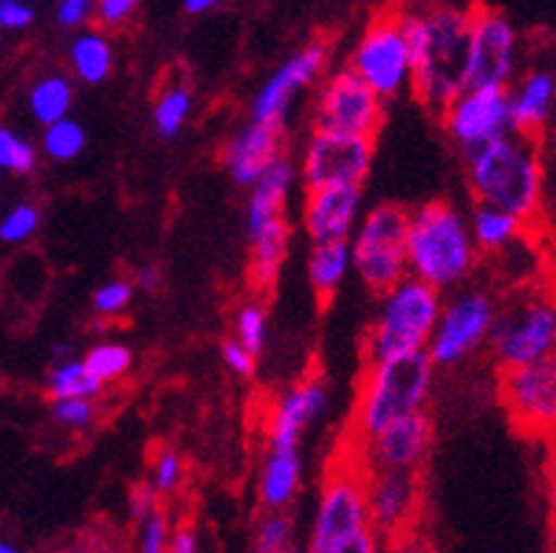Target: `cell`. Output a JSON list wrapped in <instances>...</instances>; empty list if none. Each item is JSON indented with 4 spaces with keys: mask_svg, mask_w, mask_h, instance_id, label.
Instances as JSON below:
<instances>
[{
    "mask_svg": "<svg viewBox=\"0 0 556 553\" xmlns=\"http://www.w3.org/2000/svg\"><path fill=\"white\" fill-rule=\"evenodd\" d=\"M466 178L475 203H492L526 224L543 212L545 159L540 139L508 130L466 153Z\"/></svg>",
    "mask_w": 556,
    "mask_h": 553,
    "instance_id": "1",
    "label": "cell"
},
{
    "mask_svg": "<svg viewBox=\"0 0 556 553\" xmlns=\"http://www.w3.org/2000/svg\"><path fill=\"white\" fill-rule=\"evenodd\" d=\"M472 12L438 7L402 17L413 51V91L430 111L441 113L466 88V37Z\"/></svg>",
    "mask_w": 556,
    "mask_h": 553,
    "instance_id": "2",
    "label": "cell"
},
{
    "mask_svg": "<svg viewBox=\"0 0 556 553\" xmlns=\"http://www.w3.org/2000/svg\"><path fill=\"white\" fill-rule=\"evenodd\" d=\"M480 249L469 215L455 203L427 201L407 217V272L450 294L472 277Z\"/></svg>",
    "mask_w": 556,
    "mask_h": 553,
    "instance_id": "3",
    "label": "cell"
},
{
    "mask_svg": "<svg viewBox=\"0 0 556 553\" xmlns=\"http://www.w3.org/2000/svg\"><path fill=\"white\" fill-rule=\"evenodd\" d=\"M435 365L427 351L367 362L353 410V443L365 441L390 420L427 410Z\"/></svg>",
    "mask_w": 556,
    "mask_h": 553,
    "instance_id": "4",
    "label": "cell"
},
{
    "mask_svg": "<svg viewBox=\"0 0 556 553\" xmlns=\"http://www.w3.org/2000/svg\"><path fill=\"white\" fill-rule=\"evenodd\" d=\"M381 537L367 508L365 472L356 461L339 463L325 477L308 531L311 553H374Z\"/></svg>",
    "mask_w": 556,
    "mask_h": 553,
    "instance_id": "5",
    "label": "cell"
},
{
    "mask_svg": "<svg viewBox=\"0 0 556 553\" xmlns=\"http://www.w3.org/2000/svg\"><path fill=\"white\" fill-rule=\"evenodd\" d=\"M444 294L413 274L381 294L376 319L367 330V359H390L427 351Z\"/></svg>",
    "mask_w": 556,
    "mask_h": 553,
    "instance_id": "6",
    "label": "cell"
},
{
    "mask_svg": "<svg viewBox=\"0 0 556 553\" xmlns=\"http://www.w3.org/2000/svg\"><path fill=\"white\" fill-rule=\"evenodd\" d=\"M494 365L501 370L531 365L556 353V291L529 288L520 297L497 305L492 337Z\"/></svg>",
    "mask_w": 556,
    "mask_h": 553,
    "instance_id": "7",
    "label": "cell"
},
{
    "mask_svg": "<svg viewBox=\"0 0 556 553\" xmlns=\"http://www.w3.org/2000/svg\"><path fill=\"white\" fill-rule=\"evenodd\" d=\"M407 217L399 203H379L362 212L359 224L351 235L353 272L374 294L407 277Z\"/></svg>",
    "mask_w": 556,
    "mask_h": 553,
    "instance_id": "8",
    "label": "cell"
},
{
    "mask_svg": "<svg viewBox=\"0 0 556 553\" xmlns=\"http://www.w3.org/2000/svg\"><path fill=\"white\" fill-rule=\"evenodd\" d=\"M494 319H497V302L483 288H455L441 302L435 330H432L427 356L438 367H455L466 356H472L483 344H489Z\"/></svg>",
    "mask_w": 556,
    "mask_h": 553,
    "instance_id": "9",
    "label": "cell"
},
{
    "mask_svg": "<svg viewBox=\"0 0 556 553\" xmlns=\"http://www.w3.org/2000/svg\"><path fill=\"white\" fill-rule=\"evenodd\" d=\"M501 401L526 438L556 443V353L501 370Z\"/></svg>",
    "mask_w": 556,
    "mask_h": 553,
    "instance_id": "10",
    "label": "cell"
},
{
    "mask_svg": "<svg viewBox=\"0 0 556 553\" xmlns=\"http://www.w3.org/2000/svg\"><path fill=\"white\" fill-rule=\"evenodd\" d=\"M374 164V136L314 127L303 144L300 173L305 189L365 184Z\"/></svg>",
    "mask_w": 556,
    "mask_h": 553,
    "instance_id": "11",
    "label": "cell"
},
{
    "mask_svg": "<svg viewBox=\"0 0 556 553\" xmlns=\"http://www.w3.org/2000/svg\"><path fill=\"white\" fill-rule=\"evenodd\" d=\"M351 68L384 102L413 91V51L404 35V23L399 17H381L370 23L353 46Z\"/></svg>",
    "mask_w": 556,
    "mask_h": 553,
    "instance_id": "12",
    "label": "cell"
},
{
    "mask_svg": "<svg viewBox=\"0 0 556 553\" xmlns=\"http://www.w3.org/2000/svg\"><path fill=\"white\" fill-rule=\"evenodd\" d=\"M520 63V37L508 17L478 9L466 37V88H508Z\"/></svg>",
    "mask_w": 556,
    "mask_h": 553,
    "instance_id": "13",
    "label": "cell"
},
{
    "mask_svg": "<svg viewBox=\"0 0 556 553\" xmlns=\"http://www.w3.org/2000/svg\"><path fill=\"white\" fill-rule=\"evenodd\" d=\"M384 122V99L348 65L325 79L314 102V127L376 136Z\"/></svg>",
    "mask_w": 556,
    "mask_h": 553,
    "instance_id": "14",
    "label": "cell"
},
{
    "mask_svg": "<svg viewBox=\"0 0 556 553\" xmlns=\"http://www.w3.org/2000/svg\"><path fill=\"white\" fill-rule=\"evenodd\" d=\"M444 130L464 153L501 139L511 127L508 88H464L441 111Z\"/></svg>",
    "mask_w": 556,
    "mask_h": 553,
    "instance_id": "15",
    "label": "cell"
},
{
    "mask_svg": "<svg viewBox=\"0 0 556 553\" xmlns=\"http://www.w3.org/2000/svg\"><path fill=\"white\" fill-rule=\"evenodd\" d=\"M432 447V420L430 415L418 413L402 415L390 420L388 427L356 443V457L362 472L370 469H404L418 472L427 461Z\"/></svg>",
    "mask_w": 556,
    "mask_h": 553,
    "instance_id": "16",
    "label": "cell"
},
{
    "mask_svg": "<svg viewBox=\"0 0 556 553\" xmlns=\"http://www.w3.org/2000/svg\"><path fill=\"white\" fill-rule=\"evenodd\" d=\"M367 508L381 542L399 540L413 528L421 503V480L418 472L404 469H370L365 472Z\"/></svg>",
    "mask_w": 556,
    "mask_h": 553,
    "instance_id": "17",
    "label": "cell"
},
{
    "mask_svg": "<svg viewBox=\"0 0 556 553\" xmlns=\"http://www.w3.org/2000/svg\"><path fill=\"white\" fill-rule=\"evenodd\" d=\"M328 56H331V51H328L325 42H311L303 51H296L291 60H286V63L261 85V91L252 97V108H249L252 120L271 122V125H286L296 93L305 91V88L323 74L325 65H328Z\"/></svg>",
    "mask_w": 556,
    "mask_h": 553,
    "instance_id": "18",
    "label": "cell"
},
{
    "mask_svg": "<svg viewBox=\"0 0 556 553\" xmlns=\"http://www.w3.org/2000/svg\"><path fill=\"white\" fill-rule=\"evenodd\" d=\"M365 192L362 184H339V187L305 189L303 229L311 243L325 240H351L362 217Z\"/></svg>",
    "mask_w": 556,
    "mask_h": 553,
    "instance_id": "19",
    "label": "cell"
},
{
    "mask_svg": "<svg viewBox=\"0 0 556 553\" xmlns=\"http://www.w3.org/2000/svg\"><path fill=\"white\" fill-rule=\"evenodd\" d=\"M282 148H286L282 125L252 120L226 141L224 167L238 187H252L271 164L280 162Z\"/></svg>",
    "mask_w": 556,
    "mask_h": 553,
    "instance_id": "20",
    "label": "cell"
},
{
    "mask_svg": "<svg viewBox=\"0 0 556 553\" xmlns=\"http://www.w3.org/2000/svg\"><path fill=\"white\" fill-rule=\"evenodd\" d=\"M328 410V387L319 378L300 381L291 390H286L275 406L268 410L266 441L268 443H300L305 429L314 420L323 418Z\"/></svg>",
    "mask_w": 556,
    "mask_h": 553,
    "instance_id": "21",
    "label": "cell"
},
{
    "mask_svg": "<svg viewBox=\"0 0 556 553\" xmlns=\"http://www.w3.org/2000/svg\"><path fill=\"white\" fill-rule=\"evenodd\" d=\"M508 108H511V127L517 134L540 139L556 111V74L545 68L522 74L515 88H508Z\"/></svg>",
    "mask_w": 556,
    "mask_h": 553,
    "instance_id": "22",
    "label": "cell"
},
{
    "mask_svg": "<svg viewBox=\"0 0 556 553\" xmlns=\"http://www.w3.org/2000/svg\"><path fill=\"white\" fill-rule=\"evenodd\" d=\"M303 483L300 443H268L257 477V500L263 508H289Z\"/></svg>",
    "mask_w": 556,
    "mask_h": 553,
    "instance_id": "23",
    "label": "cell"
},
{
    "mask_svg": "<svg viewBox=\"0 0 556 553\" xmlns=\"http://www.w3.org/2000/svg\"><path fill=\"white\" fill-rule=\"evenodd\" d=\"M252 240V257H249V280L257 291H271L280 280L282 266L289 260L291 226L286 215L271 217L261 229L249 231Z\"/></svg>",
    "mask_w": 556,
    "mask_h": 553,
    "instance_id": "24",
    "label": "cell"
},
{
    "mask_svg": "<svg viewBox=\"0 0 556 553\" xmlns=\"http://www.w3.org/2000/svg\"><path fill=\"white\" fill-rule=\"evenodd\" d=\"M296 184V167L286 159L263 173L257 181L252 184L249 192V206H247V231L261 229L271 217L286 215V203H289L291 189Z\"/></svg>",
    "mask_w": 556,
    "mask_h": 553,
    "instance_id": "25",
    "label": "cell"
},
{
    "mask_svg": "<svg viewBox=\"0 0 556 553\" xmlns=\"http://www.w3.org/2000/svg\"><path fill=\"white\" fill-rule=\"evenodd\" d=\"M351 272H353L351 240H325V243H311L308 282L319 297L328 300V297L337 294Z\"/></svg>",
    "mask_w": 556,
    "mask_h": 553,
    "instance_id": "26",
    "label": "cell"
},
{
    "mask_svg": "<svg viewBox=\"0 0 556 553\" xmlns=\"http://www.w3.org/2000/svg\"><path fill=\"white\" fill-rule=\"evenodd\" d=\"M469 229L480 252H506L526 231V221L492 203H475L469 215Z\"/></svg>",
    "mask_w": 556,
    "mask_h": 553,
    "instance_id": "27",
    "label": "cell"
},
{
    "mask_svg": "<svg viewBox=\"0 0 556 553\" xmlns=\"http://www.w3.org/2000/svg\"><path fill=\"white\" fill-rule=\"evenodd\" d=\"M68 63L71 71H74L77 79H83L85 85L105 83L113 74V63H116L113 42L108 40L105 32L85 28V32H79V35L71 40Z\"/></svg>",
    "mask_w": 556,
    "mask_h": 553,
    "instance_id": "28",
    "label": "cell"
},
{
    "mask_svg": "<svg viewBox=\"0 0 556 553\" xmlns=\"http://www.w3.org/2000/svg\"><path fill=\"white\" fill-rule=\"evenodd\" d=\"M74 105V83L65 74H46L28 91V111L42 127L65 120Z\"/></svg>",
    "mask_w": 556,
    "mask_h": 553,
    "instance_id": "29",
    "label": "cell"
},
{
    "mask_svg": "<svg viewBox=\"0 0 556 553\" xmlns=\"http://www.w3.org/2000/svg\"><path fill=\"white\" fill-rule=\"evenodd\" d=\"M102 381L88 370L85 359L63 356L56 359L54 367L46 376V390L51 399H71V395H85V399H97L102 392Z\"/></svg>",
    "mask_w": 556,
    "mask_h": 553,
    "instance_id": "30",
    "label": "cell"
},
{
    "mask_svg": "<svg viewBox=\"0 0 556 553\" xmlns=\"http://www.w3.org/2000/svg\"><path fill=\"white\" fill-rule=\"evenodd\" d=\"M192 113V91L184 83H167L155 97L153 127L162 139H173L184 130Z\"/></svg>",
    "mask_w": 556,
    "mask_h": 553,
    "instance_id": "31",
    "label": "cell"
},
{
    "mask_svg": "<svg viewBox=\"0 0 556 553\" xmlns=\"http://www.w3.org/2000/svg\"><path fill=\"white\" fill-rule=\"evenodd\" d=\"M294 517L286 508H263L254 523V551L257 553H286L294 548Z\"/></svg>",
    "mask_w": 556,
    "mask_h": 553,
    "instance_id": "32",
    "label": "cell"
},
{
    "mask_svg": "<svg viewBox=\"0 0 556 553\" xmlns=\"http://www.w3.org/2000/svg\"><path fill=\"white\" fill-rule=\"evenodd\" d=\"M85 365L102 385L122 381L127 373L134 370V351L122 342H99L85 353Z\"/></svg>",
    "mask_w": 556,
    "mask_h": 553,
    "instance_id": "33",
    "label": "cell"
},
{
    "mask_svg": "<svg viewBox=\"0 0 556 553\" xmlns=\"http://www.w3.org/2000/svg\"><path fill=\"white\" fill-rule=\"evenodd\" d=\"M85 127L77 120H56L46 125L42 130V153L49 155L51 162H74L85 150Z\"/></svg>",
    "mask_w": 556,
    "mask_h": 553,
    "instance_id": "34",
    "label": "cell"
},
{
    "mask_svg": "<svg viewBox=\"0 0 556 553\" xmlns=\"http://www.w3.org/2000/svg\"><path fill=\"white\" fill-rule=\"evenodd\" d=\"M37 167V148L12 127H0V169L26 176Z\"/></svg>",
    "mask_w": 556,
    "mask_h": 553,
    "instance_id": "35",
    "label": "cell"
},
{
    "mask_svg": "<svg viewBox=\"0 0 556 553\" xmlns=\"http://www.w3.org/2000/svg\"><path fill=\"white\" fill-rule=\"evenodd\" d=\"M184 475H187L184 457L178 455L176 449H162L153 457V466H150V486H153L159 498H169V494H176L181 489Z\"/></svg>",
    "mask_w": 556,
    "mask_h": 553,
    "instance_id": "36",
    "label": "cell"
},
{
    "mask_svg": "<svg viewBox=\"0 0 556 553\" xmlns=\"http://www.w3.org/2000/svg\"><path fill=\"white\" fill-rule=\"evenodd\" d=\"M51 418L71 432H85L97 420V404L85 395H71V399H51Z\"/></svg>",
    "mask_w": 556,
    "mask_h": 553,
    "instance_id": "37",
    "label": "cell"
},
{
    "mask_svg": "<svg viewBox=\"0 0 556 553\" xmlns=\"http://www.w3.org/2000/svg\"><path fill=\"white\" fill-rule=\"evenodd\" d=\"M40 229V210L35 203H17L7 215L0 217V240L3 243H26Z\"/></svg>",
    "mask_w": 556,
    "mask_h": 553,
    "instance_id": "38",
    "label": "cell"
},
{
    "mask_svg": "<svg viewBox=\"0 0 556 553\" xmlns=\"http://www.w3.org/2000/svg\"><path fill=\"white\" fill-rule=\"evenodd\" d=\"M134 297H136L134 282L116 277V280L102 282V286L93 291L91 302H93V311H97V316H102V319H116V316H122L127 309H130Z\"/></svg>",
    "mask_w": 556,
    "mask_h": 553,
    "instance_id": "39",
    "label": "cell"
},
{
    "mask_svg": "<svg viewBox=\"0 0 556 553\" xmlns=\"http://www.w3.org/2000/svg\"><path fill=\"white\" fill-rule=\"evenodd\" d=\"M266 337H268V319H266V311L257 305V302H249L243 309L235 314V339L247 344L249 351L257 353L266 348Z\"/></svg>",
    "mask_w": 556,
    "mask_h": 553,
    "instance_id": "40",
    "label": "cell"
},
{
    "mask_svg": "<svg viewBox=\"0 0 556 553\" xmlns=\"http://www.w3.org/2000/svg\"><path fill=\"white\" fill-rule=\"evenodd\" d=\"M169 533H173V523H169L167 514L155 508L139 523V551L164 553L169 548Z\"/></svg>",
    "mask_w": 556,
    "mask_h": 553,
    "instance_id": "41",
    "label": "cell"
},
{
    "mask_svg": "<svg viewBox=\"0 0 556 553\" xmlns=\"http://www.w3.org/2000/svg\"><path fill=\"white\" fill-rule=\"evenodd\" d=\"M97 17V0H56V23L63 28H85Z\"/></svg>",
    "mask_w": 556,
    "mask_h": 553,
    "instance_id": "42",
    "label": "cell"
},
{
    "mask_svg": "<svg viewBox=\"0 0 556 553\" xmlns=\"http://www.w3.org/2000/svg\"><path fill=\"white\" fill-rule=\"evenodd\" d=\"M220 356H224V365L235 373V376L249 378L254 373V365H257V353H252L247 344L240 339L229 337L220 348Z\"/></svg>",
    "mask_w": 556,
    "mask_h": 553,
    "instance_id": "43",
    "label": "cell"
},
{
    "mask_svg": "<svg viewBox=\"0 0 556 553\" xmlns=\"http://www.w3.org/2000/svg\"><path fill=\"white\" fill-rule=\"evenodd\" d=\"M35 21L31 0H0V28L7 32H23Z\"/></svg>",
    "mask_w": 556,
    "mask_h": 553,
    "instance_id": "44",
    "label": "cell"
},
{
    "mask_svg": "<svg viewBox=\"0 0 556 553\" xmlns=\"http://www.w3.org/2000/svg\"><path fill=\"white\" fill-rule=\"evenodd\" d=\"M141 0H97V21L105 28H116L134 17Z\"/></svg>",
    "mask_w": 556,
    "mask_h": 553,
    "instance_id": "45",
    "label": "cell"
},
{
    "mask_svg": "<svg viewBox=\"0 0 556 553\" xmlns=\"http://www.w3.org/2000/svg\"><path fill=\"white\" fill-rule=\"evenodd\" d=\"M127 508H130V517H134L136 523H141L148 514H153L155 508H159V494L153 491V486H136V489L130 491V498H127Z\"/></svg>",
    "mask_w": 556,
    "mask_h": 553,
    "instance_id": "46",
    "label": "cell"
},
{
    "mask_svg": "<svg viewBox=\"0 0 556 553\" xmlns=\"http://www.w3.org/2000/svg\"><path fill=\"white\" fill-rule=\"evenodd\" d=\"M545 512H548V526L556 540V443H551V455L545 463Z\"/></svg>",
    "mask_w": 556,
    "mask_h": 553,
    "instance_id": "47",
    "label": "cell"
},
{
    "mask_svg": "<svg viewBox=\"0 0 556 553\" xmlns=\"http://www.w3.org/2000/svg\"><path fill=\"white\" fill-rule=\"evenodd\" d=\"M167 551H173V553H198L201 551V540H198L195 528H192L190 523H184V526L173 528V533H169Z\"/></svg>",
    "mask_w": 556,
    "mask_h": 553,
    "instance_id": "48",
    "label": "cell"
},
{
    "mask_svg": "<svg viewBox=\"0 0 556 553\" xmlns=\"http://www.w3.org/2000/svg\"><path fill=\"white\" fill-rule=\"evenodd\" d=\"M134 286L139 288V291H144V294H159L164 288L162 266H159V263H144V266H139Z\"/></svg>",
    "mask_w": 556,
    "mask_h": 553,
    "instance_id": "49",
    "label": "cell"
},
{
    "mask_svg": "<svg viewBox=\"0 0 556 553\" xmlns=\"http://www.w3.org/2000/svg\"><path fill=\"white\" fill-rule=\"evenodd\" d=\"M218 3H224V0H184V9H187L190 14H204V12H212Z\"/></svg>",
    "mask_w": 556,
    "mask_h": 553,
    "instance_id": "50",
    "label": "cell"
},
{
    "mask_svg": "<svg viewBox=\"0 0 556 553\" xmlns=\"http://www.w3.org/2000/svg\"><path fill=\"white\" fill-rule=\"evenodd\" d=\"M0 553H17V548L12 545V542H7V540H0Z\"/></svg>",
    "mask_w": 556,
    "mask_h": 553,
    "instance_id": "51",
    "label": "cell"
},
{
    "mask_svg": "<svg viewBox=\"0 0 556 553\" xmlns=\"http://www.w3.org/2000/svg\"><path fill=\"white\" fill-rule=\"evenodd\" d=\"M548 159H551V164H554V167H556V136H554V141H551V148H548Z\"/></svg>",
    "mask_w": 556,
    "mask_h": 553,
    "instance_id": "52",
    "label": "cell"
},
{
    "mask_svg": "<svg viewBox=\"0 0 556 553\" xmlns=\"http://www.w3.org/2000/svg\"><path fill=\"white\" fill-rule=\"evenodd\" d=\"M31 3H46V0H31Z\"/></svg>",
    "mask_w": 556,
    "mask_h": 553,
    "instance_id": "53",
    "label": "cell"
},
{
    "mask_svg": "<svg viewBox=\"0 0 556 553\" xmlns=\"http://www.w3.org/2000/svg\"><path fill=\"white\" fill-rule=\"evenodd\" d=\"M554 60H556V54H554Z\"/></svg>",
    "mask_w": 556,
    "mask_h": 553,
    "instance_id": "54",
    "label": "cell"
},
{
    "mask_svg": "<svg viewBox=\"0 0 556 553\" xmlns=\"http://www.w3.org/2000/svg\"><path fill=\"white\" fill-rule=\"evenodd\" d=\"M0 32H3V28H0Z\"/></svg>",
    "mask_w": 556,
    "mask_h": 553,
    "instance_id": "55",
    "label": "cell"
},
{
    "mask_svg": "<svg viewBox=\"0 0 556 553\" xmlns=\"http://www.w3.org/2000/svg\"><path fill=\"white\" fill-rule=\"evenodd\" d=\"M0 173H3V169H0Z\"/></svg>",
    "mask_w": 556,
    "mask_h": 553,
    "instance_id": "56",
    "label": "cell"
}]
</instances>
